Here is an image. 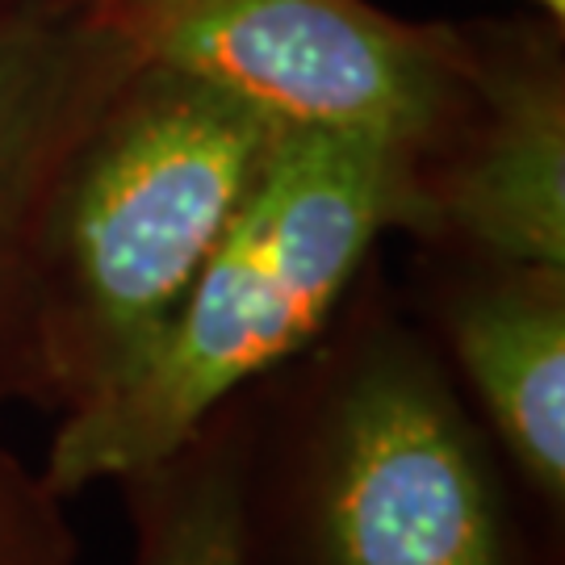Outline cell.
Returning <instances> with one entry per match:
<instances>
[{
  "instance_id": "30bf717a",
  "label": "cell",
  "mask_w": 565,
  "mask_h": 565,
  "mask_svg": "<svg viewBox=\"0 0 565 565\" xmlns=\"http://www.w3.org/2000/svg\"><path fill=\"white\" fill-rule=\"evenodd\" d=\"M532 4H541V9H545L548 18H553L557 25H562V18H565V0H532Z\"/></svg>"
},
{
  "instance_id": "5b68a950",
  "label": "cell",
  "mask_w": 565,
  "mask_h": 565,
  "mask_svg": "<svg viewBox=\"0 0 565 565\" xmlns=\"http://www.w3.org/2000/svg\"><path fill=\"white\" fill-rule=\"evenodd\" d=\"M135 67L130 46L84 9L34 4L0 21V411L46 406L42 260L67 163L105 97Z\"/></svg>"
},
{
  "instance_id": "7a4b0ae2",
  "label": "cell",
  "mask_w": 565,
  "mask_h": 565,
  "mask_svg": "<svg viewBox=\"0 0 565 565\" xmlns=\"http://www.w3.org/2000/svg\"><path fill=\"white\" fill-rule=\"evenodd\" d=\"M419 226V163L373 139L277 135L260 181L151 352L63 411L42 482L72 499L121 482L298 361L335 323L394 231Z\"/></svg>"
},
{
  "instance_id": "3957f363",
  "label": "cell",
  "mask_w": 565,
  "mask_h": 565,
  "mask_svg": "<svg viewBox=\"0 0 565 565\" xmlns=\"http://www.w3.org/2000/svg\"><path fill=\"white\" fill-rule=\"evenodd\" d=\"M281 130L214 84L135 63L67 163L42 260L46 411L135 373L260 181Z\"/></svg>"
},
{
  "instance_id": "6da1fadb",
  "label": "cell",
  "mask_w": 565,
  "mask_h": 565,
  "mask_svg": "<svg viewBox=\"0 0 565 565\" xmlns=\"http://www.w3.org/2000/svg\"><path fill=\"white\" fill-rule=\"evenodd\" d=\"M243 536L247 565H562V532L377 264L247 390Z\"/></svg>"
},
{
  "instance_id": "ba28073f",
  "label": "cell",
  "mask_w": 565,
  "mask_h": 565,
  "mask_svg": "<svg viewBox=\"0 0 565 565\" xmlns=\"http://www.w3.org/2000/svg\"><path fill=\"white\" fill-rule=\"evenodd\" d=\"M243 457L247 394L163 461L114 482L130 515V565H247Z\"/></svg>"
},
{
  "instance_id": "277c9868",
  "label": "cell",
  "mask_w": 565,
  "mask_h": 565,
  "mask_svg": "<svg viewBox=\"0 0 565 565\" xmlns=\"http://www.w3.org/2000/svg\"><path fill=\"white\" fill-rule=\"evenodd\" d=\"M135 63L252 105L273 130L373 139L424 163L469 81L452 25H411L369 0H97Z\"/></svg>"
},
{
  "instance_id": "52a82bcc",
  "label": "cell",
  "mask_w": 565,
  "mask_h": 565,
  "mask_svg": "<svg viewBox=\"0 0 565 565\" xmlns=\"http://www.w3.org/2000/svg\"><path fill=\"white\" fill-rule=\"evenodd\" d=\"M469 81L419 163L415 243L565 268V81L545 46L469 39Z\"/></svg>"
},
{
  "instance_id": "8992f818",
  "label": "cell",
  "mask_w": 565,
  "mask_h": 565,
  "mask_svg": "<svg viewBox=\"0 0 565 565\" xmlns=\"http://www.w3.org/2000/svg\"><path fill=\"white\" fill-rule=\"evenodd\" d=\"M411 310L548 524L565 527V268L415 243Z\"/></svg>"
},
{
  "instance_id": "9c48e42d",
  "label": "cell",
  "mask_w": 565,
  "mask_h": 565,
  "mask_svg": "<svg viewBox=\"0 0 565 565\" xmlns=\"http://www.w3.org/2000/svg\"><path fill=\"white\" fill-rule=\"evenodd\" d=\"M0 565H81L63 499L0 445Z\"/></svg>"
}]
</instances>
